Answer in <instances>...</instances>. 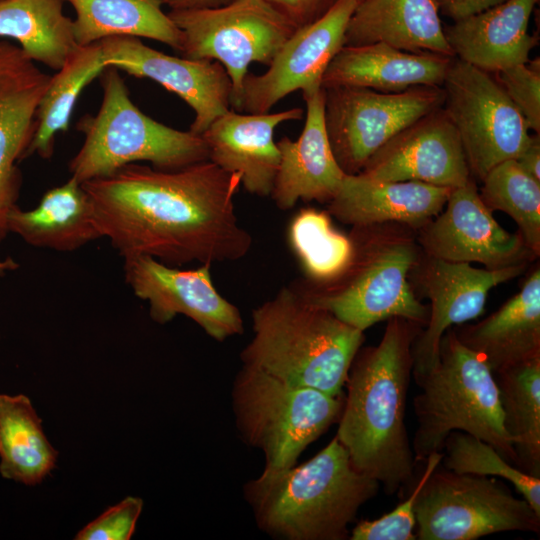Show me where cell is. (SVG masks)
<instances>
[{
  "label": "cell",
  "instance_id": "obj_4",
  "mask_svg": "<svg viewBox=\"0 0 540 540\" xmlns=\"http://www.w3.org/2000/svg\"><path fill=\"white\" fill-rule=\"evenodd\" d=\"M244 367L298 386L341 396L364 340L360 331L317 306L293 284L252 311Z\"/></svg>",
  "mask_w": 540,
  "mask_h": 540
},
{
  "label": "cell",
  "instance_id": "obj_26",
  "mask_svg": "<svg viewBox=\"0 0 540 540\" xmlns=\"http://www.w3.org/2000/svg\"><path fill=\"white\" fill-rule=\"evenodd\" d=\"M435 0H358L344 45L385 43L407 52L453 56Z\"/></svg>",
  "mask_w": 540,
  "mask_h": 540
},
{
  "label": "cell",
  "instance_id": "obj_35",
  "mask_svg": "<svg viewBox=\"0 0 540 540\" xmlns=\"http://www.w3.org/2000/svg\"><path fill=\"white\" fill-rule=\"evenodd\" d=\"M442 453L441 465L448 470L509 481L540 515V477L509 463L491 444L468 433L453 431L446 438Z\"/></svg>",
  "mask_w": 540,
  "mask_h": 540
},
{
  "label": "cell",
  "instance_id": "obj_13",
  "mask_svg": "<svg viewBox=\"0 0 540 540\" xmlns=\"http://www.w3.org/2000/svg\"><path fill=\"white\" fill-rule=\"evenodd\" d=\"M528 265L491 270L421 252L408 280L418 299L429 300L430 314L412 344V376H420L434 366L441 338L449 328L480 316L490 290L523 274Z\"/></svg>",
  "mask_w": 540,
  "mask_h": 540
},
{
  "label": "cell",
  "instance_id": "obj_12",
  "mask_svg": "<svg viewBox=\"0 0 540 540\" xmlns=\"http://www.w3.org/2000/svg\"><path fill=\"white\" fill-rule=\"evenodd\" d=\"M324 89V125L333 155L346 175L358 174L389 139L442 107V86L387 93L355 86Z\"/></svg>",
  "mask_w": 540,
  "mask_h": 540
},
{
  "label": "cell",
  "instance_id": "obj_15",
  "mask_svg": "<svg viewBox=\"0 0 540 540\" xmlns=\"http://www.w3.org/2000/svg\"><path fill=\"white\" fill-rule=\"evenodd\" d=\"M123 259L125 281L135 296L149 303L153 321L165 324L182 314L219 342L243 333L241 313L216 290L211 265L182 270L147 255Z\"/></svg>",
  "mask_w": 540,
  "mask_h": 540
},
{
  "label": "cell",
  "instance_id": "obj_11",
  "mask_svg": "<svg viewBox=\"0 0 540 540\" xmlns=\"http://www.w3.org/2000/svg\"><path fill=\"white\" fill-rule=\"evenodd\" d=\"M442 88V108L459 134L475 181L518 157L530 140L529 128L495 77L454 57Z\"/></svg>",
  "mask_w": 540,
  "mask_h": 540
},
{
  "label": "cell",
  "instance_id": "obj_10",
  "mask_svg": "<svg viewBox=\"0 0 540 540\" xmlns=\"http://www.w3.org/2000/svg\"><path fill=\"white\" fill-rule=\"evenodd\" d=\"M167 14L183 34L184 58L217 61L225 68L232 83L230 107L235 111L249 65L269 66L297 29L268 0H235L217 8Z\"/></svg>",
  "mask_w": 540,
  "mask_h": 540
},
{
  "label": "cell",
  "instance_id": "obj_38",
  "mask_svg": "<svg viewBox=\"0 0 540 540\" xmlns=\"http://www.w3.org/2000/svg\"><path fill=\"white\" fill-rule=\"evenodd\" d=\"M143 509V500L128 496L107 508L75 535L76 540H129Z\"/></svg>",
  "mask_w": 540,
  "mask_h": 540
},
{
  "label": "cell",
  "instance_id": "obj_34",
  "mask_svg": "<svg viewBox=\"0 0 540 540\" xmlns=\"http://www.w3.org/2000/svg\"><path fill=\"white\" fill-rule=\"evenodd\" d=\"M479 195L493 213L503 211L517 224L526 245L540 254V182L514 159L492 168L481 181Z\"/></svg>",
  "mask_w": 540,
  "mask_h": 540
},
{
  "label": "cell",
  "instance_id": "obj_21",
  "mask_svg": "<svg viewBox=\"0 0 540 540\" xmlns=\"http://www.w3.org/2000/svg\"><path fill=\"white\" fill-rule=\"evenodd\" d=\"M306 103L304 128L296 140L282 137L277 146L280 162L270 197L281 210L299 200L329 203L337 194L345 173L338 165L324 125V89L303 93Z\"/></svg>",
  "mask_w": 540,
  "mask_h": 540
},
{
  "label": "cell",
  "instance_id": "obj_43",
  "mask_svg": "<svg viewBox=\"0 0 540 540\" xmlns=\"http://www.w3.org/2000/svg\"><path fill=\"white\" fill-rule=\"evenodd\" d=\"M18 267V263L10 257L0 260V277L5 275L8 271H13Z\"/></svg>",
  "mask_w": 540,
  "mask_h": 540
},
{
  "label": "cell",
  "instance_id": "obj_1",
  "mask_svg": "<svg viewBox=\"0 0 540 540\" xmlns=\"http://www.w3.org/2000/svg\"><path fill=\"white\" fill-rule=\"evenodd\" d=\"M241 176L209 160L163 170L137 163L82 183L102 238L122 257L170 266L233 262L252 237L235 213Z\"/></svg>",
  "mask_w": 540,
  "mask_h": 540
},
{
  "label": "cell",
  "instance_id": "obj_9",
  "mask_svg": "<svg viewBox=\"0 0 540 540\" xmlns=\"http://www.w3.org/2000/svg\"><path fill=\"white\" fill-rule=\"evenodd\" d=\"M419 540H475L507 531L539 534L540 515L497 477L460 474L441 463L416 502Z\"/></svg>",
  "mask_w": 540,
  "mask_h": 540
},
{
  "label": "cell",
  "instance_id": "obj_37",
  "mask_svg": "<svg viewBox=\"0 0 540 540\" xmlns=\"http://www.w3.org/2000/svg\"><path fill=\"white\" fill-rule=\"evenodd\" d=\"M497 80L523 116L529 130L540 132L539 58L498 72Z\"/></svg>",
  "mask_w": 540,
  "mask_h": 540
},
{
  "label": "cell",
  "instance_id": "obj_36",
  "mask_svg": "<svg viewBox=\"0 0 540 540\" xmlns=\"http://www.w3.org/2000/svg\"><path fill=\"white\" fill-rule=\"evenodd\" d=\"M442 452H434L425 460L418 481L401 503L391 512L374 520L359 521L350 532L351 540H416L415 508L417 498L429 476L439 466Z\"/></svg>",
  "mask_w": 540,
  "mask_h": 540
},
{
  "label": "cell",
  "instance_id": "obj_40",
  "mask_svg": "<svg viewBox=\"0 0 540 540\" xmlns=\"http://www.w3.org/2000/svg\"><path fill=\"white\" fill-rule=\"evenodd\" d=\"M507 0H435L439 12L453 21L480 13Z\"/></svg>",
  "mask_w": 540,
  "mask_h": 540
},
{
  "label": "cell",
  "instance_id": "obj_6",
  "mask_svg": "<svg viewBox=\"0 0 540 540\" xmlns=\"http://www.w3.org/2000/svg\"><path fill=\"white\" fill-rule=\"evenodd\" d=\"M413 378L420 388L413 399L418 427L411 445L416 462L442 452L448 435L462 431L491 444L517 467L494 374L480 354L458 339L453 327L441 338L434 366Z\"/></svg>",
  "mask_w": 540,
  "mask_h": 540
},
{
  "label": "cell",
  "instance_id": "obj_28",
  "mask_svg": "<svg viewBox=\"0 0 540 540\" xmlns=\"http://www.w3.org/2000/svg\"><path fill=\"white\" fill-rule=\"evenodd\" d=\"M74 8L73 30L78 45L112 36L144 37L181 52L183 34L162 0H66Z\"/></svg>",
  "mask_w": 540,
  "mask_h": 540
},
{
  "label": "cell",
  "instance_id": "obj_8",
  "mask_svg": "<svg viewBox=\"0 0 540 540\" xmlns=\"http://www.w3.org/2000/svg\"><path fill=\"white\" fill-rule=\"evenodd\" d=\"M231 403L238 432L263 453L264 469L295 465L306 447L338 421L343 407L341 396L244 366L234 379Z\"/></svg>",
  "mask_w": 540,
  "mask_h": 540
},
{
  "label": "cell",
  "instance_id": "obj_22",
  "mask_svg": "<svg viewBox=\"0 0 540 540\" xmlns=\"http://www.w3.org/2000/svg\"><path fill=\"white\" fill-rule=\"evenodd\" d=\"M451 190L417 181H381L359 173L345 175L328 203L327 212L351 226L395 222L417 232L442 211Z\"/></svg>",
  "mask_w": 540,
  "mask_h": 540
},
{
  "label": "cell",
  "instance_id": "obj_25",
  "mask_svg": "<svg viewBox=\"0 0 540 540\" xmlns=\"http://www.w3.org/2000/svg\"><path fill=\"white\" fill-rule=\"evenodd\" d=\"M453 330L480 354L494 373L540 355V269L497 311L472 325Z\"/></svg>",
  "mask_w": 540,
  "mask_h": 540
},
{
  "label": "cell",
  "instance_id": "obj_30",
  "mask_svg": "<svg viewBox=\"0 0 540 540\" xmlns=\"http://www.w3.org/2000/svg\"><path fill=\"white\" fill-rule=\"evenodd\" d=\"M64 0H0V37L13 38L34 62L59 70L78 46Z\"/></svg>",
  "mask_w": 540,
  "mask_h": 540
},
{
  "label": "cell",
  "instance_id": "obj_19",
  "mask_svg": "<svg viewBox=\"0 0 540 540\" xmlns=\"http://www.w3.org/2000/svg\"><path fill=\"white\" fill-rule=\"evenodd\" d=\"M50 78L18 45L0 41V241L20 194L17 163L27 157Z\"/></svg>",
  "mask_w": 540,
  "mask_h": 540
},
{
  "label": "cell",
  "instance_id": "obj_23",
  "mask_svg": "<svg viewBox=\"0 0 540 540\" xmlns=\"http://www.w3.org/2000/svg\"><path fill=\"white\" fill-rule=\"evenodd\" d=\"M539 0H507L444 28L453 56L488 73L529 61L537 39L528 33Z\"/></svg>",
  "mask_w": 540,
  "mask_h": 540
},
{
  "label": "cell",
  "instance_id": "obj_18",
  "mask_svg": "<svg viewBox=\"0 0 540 540\" xmlns=\"http://www.w3.org/2000/svg\"><path fill=\"white\" fill-rule=\"evenodd\" d=\"M359 174L381 181H417L451 189L472 178L459 134L442 107L389 139Z\"/></svg>",
  "mask_w": 540,
  "mask_h": 540
},
{
  "label": "cell",
  "instance_id": "obj_17",
  "mask_svg": "<svg viewBox=\"0 0 540 540\" xmlns=\"http://www.w3.org/2000/svg\"><path fill=\"white\" fill-rule=\"evenodd\" d=\"M98 43L108 67L151 79L184 100L194 111L189 131L196 135L231 109L232 83L217 61L167 55L133 36H112Z\"/></svg>",
  "mask_w": 540,
  "mask_h": 540
},
{
  "label": "cell",
  "instance_id": "obj_33",
  "mask_svg": "<svg viewBox=\"0 0 540 540\" xmlns=\"http://www.w3.org/2000/svg\"><path fill=\"white\" fill-rule=\"evenodd\" d=\"M287 240L304 274L301 280L311 285L336 279L352 255L349 235L333 226L327 211L299 210L289 223Z\"/></svg>",
  "mask_w": 540,
  "mask_h": 540
},
{
  "label": "cell",
  "instance_id": "obj_39",
  "mask_svg": "<svg viewBox=\"0 0 540 540\" xmlns=\"http://www.w3.org/2000/svg\"><path fill=\"white\" fill-rule=\"evenodd\" d=\"M296 28L310 24L327 13L338 0H268Z\"/></svg>",
  "mask_w": 540,
  "mask_h": 540
},
{
  "label": "cell",
  "instance_id": "obj_42",
  "mask_svg": "<svg viewBox=\"0 0 540 540\" xmlns=\"http://www.w3.org/2000/svg\"><path fill=\"white\" fill-rule=\"evenodd\" d=\"M235 0H162L171 10L217 8Z\"/></svg>",
  "mask_w": 540,
  "mask_h": 540
},
{
  "label": "cell",
  "instance_id": "obj_41",
  "mask_svg": "<svg viewBox=\"0 0 540 540\" xmlns=\"http://www.w3.org/2000/svg\"><path fill=\"white\" fill-rule=\"evenodd\" d=\"M514 160L528 175H530L536 181L540 182L539 133H535L530 136L528 144Z\"/></svg>",
  "mask_w": 540,
  "mask_h": 540
},
{
  "label": "cell",
  "instance_id": "obj_24",
  "mask_svg": "<svg viewBox=\"0 0 540 540\" xmlns=\"http://www.w3.org/2000/svg\"><path fill=\"white\" fill-rule=\"evenodd\" d=\"M453 58L407 52L381 42L344 45L328 65L321 86H355L387 93L423 85L442 86Z\"/></svg>",
  "mask_w": 540,
  "mask_h": 540
},
{
  "label": "cell",
  "instance_id": "obj_7",
  "mask_svg": "<svg viewBox=\"0 0 540 540\" xmlns=\"http://www.w3.org/2000/svg\"><path fill=\"white\" fill-rule=\"evenodd\" d=\"M101 76L100 109L77 125L84 142L69 163L71 177L83 183L139 161L174 170L208 160L200 135L166 126L138 109L118 69L107 67Z\"/></svg>",
  "mask_w": 540,
  "mask_h": 540
},
{
  "label": "cell",
  "instance_id": "obj_2",
  "mask_svg": "<svg viewBox=\"0 0 540 540\" xmlns=\"http://www.w3.org/2000/svg\"><path fill=\"white\" fill-rule=\"evenodd\" d=\"M422 328L404 318L388 319L378 345L358 350L345 382L336 437L353 467L382 484L388 495L415 479L416 460L404 419L411 348Z\"/></svg>",
  "mask_w": 540,
  "mask_h": 540
},
{
  "label": "cell",
  "instance_id": "obj_5",
  "mask_svg": "<svg viewBox=\"0 0 540 540\" xmlns=\"http://www.w3.org/2000/svg\"><path fill=\"white\" fill-rule=\"evenodd\" d=\"M352 255L334 280L293 285L312 303L344 323L365 331L375 323L400 317L425 326L429 305L414 294L408 275L422 250L417 232L395 222L352 226Z\"/></svg>",
  "mask_w": 540,
  "mask_h": 540
},
{
  "label": "cell",
  "instance_id": "obj_16",
  "mask_svg": "<svg viewBox=\"0 0 540 540\" xmlns=\"http://www.w3.org/2000/svg\"><path fill=\"white\" fill-rule=\"evenodd\" d=\"M358 0H338L316 21L297 28L268 69L244 78L236 111L268 113L284 97L321 88L322 77L345 44V33Z\"/></svg>",
  "mask_w": 540,
  "mask_h": 540
},
{
  "label": "cell",
  "instance_id": "obj_32",
  "mask_svg": "<svg viewBox=\"0 0 540 540\" xmlns=\"http://www.w3.org/2000/svg\"><path fill=\"white\" fill-rule=\"evenodd\" d=\"M108 66L98 42L78 45L50 78L37 112L36 131L27 157L36 153L49 159L55 137L69 128L71 115L82 90Z\"/></svg>",
  "mask_w": 540,
  "mask_h": 540
},
{
  "label": "cell",
  "instance_id": "obj_29",
  "mask_svg": "<svg viewBox=\"0 0 540 540\" xmlns=\"http://www.w3.org/2000/svg\"><path fill=\"white\" fill-rule=\"evenodd\" d=\"M58 451L50 444L30 399L0 394V474L34 486L55 468Z\"/></svg>",
  "mask_w": 540,
  "mask_h": 540
},
{
  "label": "cell",
  "instance_id": "obj_14",
  "mask_svg": "<svg viewBox=\"0 0 540 540\" xmlns=\"http://www.w3.org/2000/svg\"><path fill=\"white\" fill-rule=\"evenodd\" d=\"M423 253L451 262L480 263L487 269L529 264L538 256L521 234L495 220L471 178L453 188L442 211L417 231Z\"/></svg>",
  "mask_w": 540,
  "mask_h": 540
},
{
  "label": "cell",
  "instance_id": "obj_3",
  "mask_svg": "<svg viewBox=\"0 0 540 540\" xmlns=\"http://www.w3.org/2000/svg\"><path fill=\"white\" fill-rule=\"evenodd\" d=\"M378 481L358 472L335 436L313 458L284 469H263L244 486L255 522L283 540H346Z\"/></svg>",
  "mask_w": 540,
  "mask_h": 540
},
{
  "label": "cell",
  "instance_id": "obj_31",
  "mask_svg": "<svg viewBox=\"0 0 540 540\" xmlns=\"http://www.w3.org/2000/svg\"><path fill=\"white\" fill-rule=\"evenodd\" d=\"M517 468L540 477V355L494 373Z\"/></svg>",
  "mask_w": 540,
  "mask_h": 540
},
{
  "label": "cell",
  "instance_id": "obj_20",
  "mask_svg": "<svg viewBox=\"0 0 540 540\" xmlns=\"http://www.w3.org/2000/svg\"><path fill=\"white\" fill-rule=\"evenodd\" d=\"M302 115L301 108L261 114L229 109L200 135L208 160L226 172L240 174L241 185L250 194L268 197L280 162L275 128L283 122L300 120Z\"/></svg>",
  "mask_w": 540,
  "mask_h": 540
},
{
  "label": "cell",
  "instance_id": "obj_27",
  "mask_svg": "<svg viewBox=\"0 0 540 540\" xmlns=\"http://www.w3.org/2000/svg\"><path fill=\"white\" fill-rule=\"evenodd\" d=\"M7 225L9 232L34 247L63 252L102 238L90 198L73 177L45 192L35 208L14 207Z\"/></svg>",
  "mask_w": 540,
  "mask_h": 540
}]
</instances>
